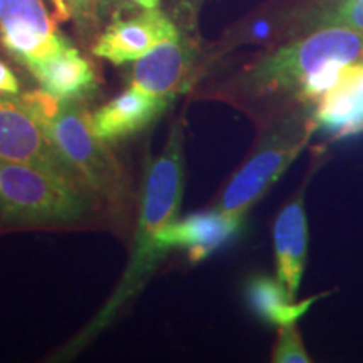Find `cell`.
I'll use <instances>...</instances> for the list:
<instances>
[{
  "instance_id": "1",
  "label": "cell",
  "mask_w": 363,
  "mask_h": 363,
  "mask_svg": "<svg viewBox=\"0 0 363 363\" xmlns=\"http://www.w3.org/2000/svg\"><path fill=\"white\" fill-rule=\"evenodd\" d=\"M363 62V33L326 26L283 45L254 67L249 79L259 93H294L321 99L352 66Z\"/></svg>"
},
{
  "instance_id": "2",
  "label": "cell",
  "mask_w": 363,
  "mask_h": 363,
  "mask_svg": "<svg viewBox=\"0 0 363 363\" xmlns=\"http://www.w3.org/2000/svg\"><path fill=\"white\" fill-rule=\"evenodd\" d=\"M184 194V135L179 125L174 126L162 153L147 169L143 201L136 227L133 252L123 278L115 293L94 318L86 333L103 330L133 294L142 288L150 271L158 264L163 252L158 247V233L175 219Z\"/></svg>"
},
{
  "instance_id": "3",
  "label": "cell",
  "mask_w": 363,
  "mask_h": 363,
  "mask_svg": "<svg viewBox=\"0 0 363 363\" xmlns=\"http://www.w3.org/2000/svg\"><path fill=\"white\" fill-rule=\"evenodd\" d=\"M19 99L86 190L113 203L128 197V180L123 169L108 150L106 142L94 135L89 115L78 101L59 99L43 88L21 94Z\"/></svg>"
},
{
  "instance_id": "4",
  "label": "cell",
  "mask_w": 363,
  "mask_h": 363,
  "mask_svg": "<svg viewBox=\"0 0 363 363\" xmlns=\"http://www.w3.org/2000/svg\"><path fill=\"white\" fill-rule=\"evenodd\" d=\"M96 197L29 163L0 160V224L66 225L88 219Z\"/></svg>"
},
{
  "instance_id": "5",
  "label": "cell",
  "mask_w": 363,
  "mask_h": 363,
  "mask_svg": "<svg viewBox=\"0 0 363 363\" xmlns=\"http://www.w3.org/2000/svg\"><path fill=\"white\" fill-rule=\"evenodd\" d=\"M0 40L29 71L71 48L43 0H0Z\"/></svg>"
},
{
  "instance_id": "6",
  "label": "cell",
  "mask_w": 363,
  "mask_h": 363,
  "mask_svg": "<svg viewBox=\"0 0 363 363\" xmlns=\"http://www.w3.org/2000/svg\"><path fill=\"white\" fill-rule=\"evenodd\" d=\"M0 160L29 163L83 187L19 98L0 96Z\"/></svg>"
},
{
  "instance_id": "7",
  "label": "cell",
  "mask_w": 363,
  "mask_h": 363,
  "mask_svg": "<svg viewBox=\"0 0 363 363\" xmlns=\"http://www.w3.org/2000/svg\"><path fill=\"white\" fill-rule=\"evenodd\" d=\"M301 147V140L281 138L267 142L235 172L222 192L217 208L244 216V212L251 208L252 203L261 199L288 169Z\"/></svg>"
},
{
  "instance_id": "8",
  "label": "cell",
  "mask_w": 363,
  "mask_h": 363,
  "mask_svg": "<svg viewBox=\"0 0 363 363\" xmlns=\"http://www.w3.org/2000/svg\"><path fill=\"white\" fill-rule=\"evenodd\" d=\"M177 38L180 34L174 22L165 13L152 9L108 26L94 43L93 54L113 65H125L135 62L158 44Z\"/></svg>"
},
{
  "instance_id": "9",
  "label": "cell",
  "mask_w": 363,
  "mask_h": 363,
  "mask_svg": "<svg viewBox=\"0 0 363 363\" xmlns=\"http://www.w3.org/2000/svg\"><path fill=\"white\" fill-rule=\"evenodd\" d=\"M242 224V214L214 208L174 219L158 233V247L165 254L170 249H187L189 259L201 262L224 246L238 234Z\"/></svg>"
},
{
  "instance_id": "10",
  "label": "cell",
  "mask_w": 363,
  "mask_h": 363,
  "mask_svg": "<svg viewBox=\"0 0 363 363\" xmlns=\"http://www.w3.org/2000/svg\"><path fill=\"white\" fill-rule=\"evenodd\" d=\"M169 98H160L131 86L89 115L91 128L103 142L111 143L143 130L165 111Z\"/></svg>"
},
{
  "instance_id": "11",
  "label": "cell",
  "mask_w": 363,
  "mask_h": 363,
  "mask_svg": "<svg viewBox=\"0 0 363 363\" xmlns=\"http://www.w3.org/2000/svg\"><path fill=\"white\" fill-rule=\"evenodd\" d=\"M190 71V52L180 38L158 44L136 59L130 83L160 98H172L182 89Z\"/></svg>"
},
{
  "instance_id": "12",
  "label": "cell",
  "mask_w": 363,
  "mask_h": 363,
  "mask_svg": "<svg viewBox=\"0 0 363 363\" xmlns=\"http://www.w3.org/2000/svg\"><path fill=\"white\" fill-rule=\"evenodd\" d=\"M274 254L278 279L291 296H296L308 249V222L301 199L289 202L274 222Z\"/></svg>"
},
{
  "instance_id": "13",
  "label": "cell",
  "mask_w": 363,
  "mask_h": 363,
  "mask_svg": "<svg viewBox=\"0 0 363 363\" xmlns=\"http://www.w3.org/2000/svg\"><path fill=\"white\" fill-rule=\"evenodd\" d=\"M318 123L333 135L363 131V62L352 66L343 78L320 99Z\"/></svg>"
},
{
  "instance_id": "14",
  "label": "cell",
  "mask_w": 363,
  "mask_h": 363,
  "mask_svg": "<svg viewBox=\"0 0 363 363\" xmlns=\"http://www.w3.org/2000/svg\"><path fill=\"white\" fill-rule=\"evenodd\" d=\"M40 88L65 101H79L96 88V72L74 45L30 69Z\"/></svg>"
},
{
  "instance_id": "15",
  "label": "cell",
  "mask_w": 363,
  "mask_h": 363,
  "mask_svg": "<svg viewBox=\"0 0 363 363\" xmlns=\"http://www.w3.org/2000/svg\"><path fill=\"white\" fill-rule=\"evenodd\" d=\"M246 296L252 311L267 323L278 326L296 325V321L310 310L320 296H313L305 301H294L279 279L267 276H257L247 284Z\"/></svg>"
},
{
  "instance_id": "16",
  "label": "cell",
  "mask_w": 363,
  "mask_h": 363,
  "mask_svg": "<svg viewBox=\"0 0 363 363\" xmlns=\"http://www.w3.org/2000/svg\"><path fill=\"white\" fill-rule=\"evenodd\" d=\"M272 362L276 363H306L310 362L305 345L299 337L296 325L281 326L278 333V342L272 350Z\"/></svg>"
},
{
  "instance_id": "17",
  "label": "cell",
  "mask_w": 363,
  "mask_h": 363,
  "mask_svg": "<svg viewBox=\"0 0 363 363\" xmlns=\"http://www.w3.org/2000/svg\"><path fill=\"white\" fill-rule=\"evenodd\" d=\"M328 26H345L363 33V0H343L328 19Z\"/></svg>"
},
{
  "instance_id": "18",
  "label": "cell",
  "mask_w": 363,
  "mask_h": 363,
  "mask_svg": "<svg viewBox=\"0 0 363 363\" xmlns=\"http://www.w3.org/2000/svg\"><path fill=\"white\" fill-rule=\"evenodd\" d=\"M101 0H69L71 16L78 22L81 29H91L96 24V16Z\"/></svg>"
},
{
  "instance_id": "19",
  "label": "cell",
  "mask_w": 363,
  "mask_h": 363,
  "mask_svg": "<svg viewBox=\"0 0 363 363\" xmlns=\"http://www.w3.org/2000/svg\"><path fill=\"white\" fill-rule=\"evenodd\" d=\"M19 79L6 62L0 61V96H19Z\"/></svg>"
},
{
  "instance_id": "20",
  "label": "cell",
  "mask_w": 363,
  "mask_h": 363,
  "mask_svg": "<svg viewBox=\"0 0 363 363\" xmlns=\"http://www.w3.org/2000/svg\"><path fill=\"white\" fill-rule=\"evenodd\" d=\"M54 11L59 21H69L71 19V9H69V0H51Z\"/></svg>"
},
{
  "instance_id": "21",
  "label": "cell",
  "mask_w": 363,
  "mask_h": 363,
  "mask_svg": "<svg viewBox=\"0 0 363 363\" xmlns=\"http://www.w3.org/2000/svg\"><path fill=\"white\" fill-rule=\"evenodd\" d=\"M131 2L136 4L138 7L145 9V11H152V9H157L160 0H131Z\"/></svg>"
}]
</instances>
